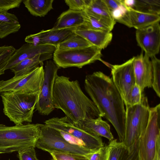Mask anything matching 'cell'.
Here are the masks:
<instances>
[{
  "label": "cell",
  "mask_w": 160,
  "mask_h": 160,
  "mask_svg": "<svg viewBox=\"0 0 160 160\" xmlns=\"http://www.w3.org/2000/svg\"><path fill=\"white\" fill-rule=\"evenodd\" d=\"M85 89L102 117L113 126L120 142H123L126 122L123 100L112 78L101 71L87 75Z\"/></svg>",
  "instance_id": "6da1fadb"
},
{
  "label": "cell",
  "mask_w": 160,
  "mask_h": 160,
  "mask_svg": "<svg viewBox=\"0 0 160 160\" xmlns=\"http://www.w3.org/2000/svg\"><path fill=\"white\" fill-rule=\"evenodd\" d=\"M52 102L75 124L102 117L94 103L83 92L78 80L57 75L53 85Z\"/></svg>",
  "instance_id": "7a4b0ae2"
},
{
  "label": "cell",
  "mask_w": 160,
  "mask_h": 160,
  "mask_svg": "<svg viewBox=\"0 0 160 160\" xmlns=\"http://www.w3.org/2000/svg\"><path fill=\"white\" fill-rule=\"evenodd\" d=\"M38 123L7 126L0 124V154L36 147L40 135Z\"/></svg>",
  "instance_id": "3957f363"
},
{
  "label": "cell",
  "mask_w": 160,
  "mask_h": 160,
  "mask_svg": "<svg viewBox=\"0 0 160 160\" xmlns=\"http://www.w3.org/2000/svg\"><path fill=\"white\" fill-rule=\"evenodd\" d=\"M39 93L14 92L1 93L4 114L15 125L32 122Z\"/></svg>",
  "instance_id": "277c9868"
},
{
  "label": "cell",
  "mask_w": 160,
  "mask_h": 160,
  "mask_svg": "<svg viewBox=\"0 0 160 160\" xmlns=\"http://www.w3.org/2000/svg\"><path fill=\"white\" fill-rule=\"evenodd\" d=\"M126 122L123 142L129 152L137 145L148 125L150 114L147 98L142 94L140 104L126 106Z\"/></svg>",
  "instance_id": "5b68a950"
},
{
  "label": "cell",
  "mask_w": 160,
  "mask_h": 160,
  "mask_svg": "<svg viewBox=\"0 0 160 160\" xmlns=\"http://www.w3.org/2000/svg\"><path fill=\"white\" fill-rule=\"evenodd\" d=\"M44 123L58 131L64 139L71 144L93 151L104 146L101 137L85 131L66 116L53 117L45 121Z\"/></svg>",
  "instance_id": "8992f818"
},
{
  "label": "cell",
  "mask_w": 160,
  "mask_h": 160,
  "mask_svg": "<svg viewBox=\"0 0 160 160\" xmlns=\"http://www.w3.org/2000/svg\"><path fill=\"white\" fill-rule=\"evenodd\" d=\"M41 132L36 147L50 153L53 152L86 155L94 151L74 145L66 141L57 130L39 124Z\"/></svg>",
  "instance_id": "52a82bcc"
},
{
  "label": "cell",
  "mask_w": 160,
  "mask_h": 160,
  "mask_svg": "<svg viewBox=\"0 0 160 160\" xmlns=\"http://www.w3.org/2000/svg\"><path fill=\"white\" fill-rule=\"evenodd\" d=\"M101 50L92 45L77 49L62 50L56 49L53 54V61L60 68L71 67L82 68L101 59Z\"/></svg>",
  "instance_id": "ba28073f"
},
{
  "label": "cell",
  "mask_w": 160,
  "mask_h": 160,
  "mask_svg": "<svg viewBox=\"0 0 160 160\" xmlns=\"http://www.w3.org/2000/svg\"><path fill=\"white\" fill-rule=\"evenodd\" d=\"M160 104L150 108L148 125L138 141L139 160H153L160 137Z\"/></svg>",
  "instance_id": "9c48e42d"
},
{
  "label": "cell",
  "mask_w": 160,
  "mask_h": 160,
  "mask_svg": "<svg viewBox=\"0 0 160 160\" xmlns=\"http://www.w3.org/2000/svg\"><path fill=\"white\" fill-rule=\"evenodd\" d=\"M44 78V69L41 66L26 74L0 81V93L7 92H40Z\"/></svg>",
  "instance_id": "30bf717a"
},
{
  "label": "cell",
  "mask_w": 160,
  "mask_h": 160,
  "mask_svg": "<svg viewBox=\"0 0 160 160\" xmlns=\"http://www.w3.org/2000/svg\"><path fill=\"white\" fill-rule=\"evenodd\" d=\"M134 57L119 65L109 64L112 78L126 106L129 105L131 90L136 84L133 67Z\"/></svg>",
  "instance_id": "8fae6325"
},
{
  "label": "cell",
  "mask_w": 160,
  "mask_h": 160,
  "mask_svg": "<svg viewBox=\"0 0 160 160\" xmlns=\"http://www.w3.org/2000/svg\"><path fill=\"white\" fill-rule=\"evenodd\" d=\"M59 68L53 61L47 60L45 63L43 82L36 108L41 115H48L55 109L52 102L53 89Z\"/></svg>",
  "instance_id": "7c38bea8"
},
{
  "label": "cell",
  "mask_w": 160,
  "mask_h": 160,
  "mask_svg": "<svg viewBox=\"0 0 160 160\" xmlns=\"http://www.w3.org/2000/svg\"><path fill=\"white\" fill-rule=\"evenodd\" d=\"M135 36L138 45L150 58L155 57L159 53L160 48L159 22L137 30Z\"/></svg>",
  "instance_id": "4fadbf2b"
},
{
  "label": "cell",
  "mask_w": 160,
  "mask_h": 160,
  "mask_svg": "<svg viewBox=\"0 0 160 160\" xmlns=\"http://www.w3.org/2000/svg\"><path fill=\"white\" fill-rule=\"evenodd\" d=\"M150 58L142 52L134 57L133 67L136 83L143 93L145 88H151L152 83V70Z\"/></svg>",
  "instance_id": "5bb4252c"
},
{
  "label": "cell",
  "mask_w": 160,
  "mask_h": 160,
  "mask_svg": "<svg viewBox=\"0 0 160 160\" xmlns=\"http://www.w3.org/2000/svg\"><path fill=\"white\" fill-rule=\"evenodd\" d=\"M56 48L54 46L47 44L38 46L28 43L24 44L19 49H16L8 62L6 70L11 69L22 61L38 55L52 54Z\"/></svg>",
  "instance_id": "9a60e30c"
},
{
  "label": "cell",
  "mask_w": 160,
  "mask_h": 160,
  "mask_svg": "<svg viewBox=\"0 0 160 160\" xmlns=\"http://www.w3.org/2000/svg\"><path fill=\"white\" fill-rule=\"evenodd\" d=\"M160 20V15L141 12L127 7L124 15L117 22L137 30L159 22Z\"/></svg>",
  "instance_id": "2e32d148"
},
{
  "label": "cell",
  "mask_w": 160,
  "mask_h": 160,
  "mask_svg": "<svg viewBox=\"0 0 160 160\" xmlns=\"http://www.w3.org/2000/svg\"><path fill=\"white\" fill-rule=\"evenodd\" d=\"M73 32L101 50L108 46L111 42L113 36L111 32L94 30L82 27L75 29Z\"/></svg>",
  "instance_id": "e0dca14e"
},
{
  "label": "cell",
  "mask_w": 160,
  "mask_h": 160,
  "mask_svg": "<svg viewBox=\"0 0 160 160\" xmlns=\"http://www.w3.org/2000/svg\"><path fill=\"white\" fill-rule=\"evenodd\" d=\"M84 12L102 22L112 30L116 23L103 0H89Z\"/></svg>",
  "instance_id": "ac0fdd59"
},
{
  "label": "cell",
  "mask_w": 160,
  "mask_h": 160,
  "mask_svg": "<svg viewBox=\"0 0 160 160\" xmlns=\"http://www.w3.org/2000/svg\"><path fill=\"white\" fill-rule=\"evenodd\" d=\"M100 116L94 119H88L76 124L88 132L95 136L103 137L109 141L113 139L110 125Z\"/></svg>",
  "instance_id": "d6986e66"
},
{
  "label": "cell",
  "mask_w": 160,
  "mask_h": 160,
  "mask_svg": "<svg viewBox=\"0 0 160 160\" xmlns=\"http://www.w3.org/2000/svg\"><path fill=\"white\" fill-rule=\"evenodd\" d=\"M84 15L83 11L69 9L60 15L51 29L57 30L79 28L83 24Z\"/></svg>",
  "instance_id": "ffe728a7"
},
{
  "label": "cell",
  "mask_w": 160,
  "mask_h": 160,
  "mask_svg": "<svg viewBox=\"0 0 160 160\" xmlns=\"http://www.w3.org/2000/svg\"><path fill=\"white\" fill-rule=\"evenodd\" d=\"M52 54H39L24 60L10 70L16 77L26 74L37 68L43 66V61L52 58Z\"/></svg>",
  "instance_id": "44dd1931"
},
{
  "label": "cell",
  "mask_w": 160,
  "mask_h": 160,
  "mask_svg": "<svg viewBox=\"0 0 160 160\" xmlns=\"http://www.w3.org/2000/svg\"><path fill=\"white\" fill-rule=\"evenodd\" d=\"M20 28L21 25L15 15L0 10V38L18 32Z\"/></svg>",
  "instance_id": "7402d4cb"
},
{
  "label": "cell",
  "mask_w": 160,
  "mask_h": 160,
  "mask_svg": "<svg viewBox=\"0 0 160 160\" xmlns=\"http://www.w3.org/2000/svg\"><path fill=\"white\" fill-rule=\"evenodd\" d=\"M76 28L53 30H42L39 32L42 44L55 46L63 41L73 32Z\"/></svg>",
  "instance_id": "603a6c76"
},
{
  "label": "cell",
  "mask_w": 160,
  "mask_h": 160,
  "mask_svg": "<svg viewBox=\"0 0 160 160\" xmlns=\"http://www.w3.org/2000/svg\"><path fill=\"white\" fill-rule=\"evenodd\" d=\"M127 8L144 12L160 14V0H122Z\"/></svg>",
  "instance_id": "cb8c5ba5"
},
{
  "label": "cell",
  "mask_w": 160,
  "mask_h": 160,
  "mask_svg": "<svg viewBox=\"0 0 160 160\" xmlns=\"http://www.w3.org/2000/svg\"><path fill=\"white\" fill-rule=\"evenodd\" d=\"M53 0H25L23 2L33 16L44 17L53 9Z\"/></svg>",
  "instance_id": "d4e9b609"
},
{
  "label": "cell",
  "mask_w": 160,
  "mask_h": 160,
  "mask_svg": "<svg viewBox=\"0 0 160 160\" xmlns=\"http://www.w3.org/2000/svg\"><path fill=\"white\" fill-rule=\"evenodd\" d=\"M92 45L85 39L73 32L56 47V49L70 50L87 48Z\"/></svg>",
  "instance_id": "484cf974"
},
{
  "label": "cell",
  "mask_w": 160,
  "mask_h": 160,
  "mask_svg": "<svg viewBox=\"0 0 160 160\" xmlns=\"http://www.w3.org/2000/svg\"><path fill=\"white\" fill-rule=\"evenodd\" d=\"M125 147L123 142H118L116 139L110 141L106 146L105 160H118Z\"/></svg>",
  "instance_id": "4316f807"
},
{
  "label": "cell",
  "mask_w": 160,
  "mask_h": 160,
  "mask_svg": "<svg viewBox=\"0 0 160 160\" xmlns=\"http://www.w3.org/2000/svg\"><path fill=\"white\" fill-rule=\"evenodd\" d=\"M151 58L152 70V87L158 96L160 97V60L156 56Z\"/></svg>",
  "instance_id": "83f0119b"
},
{
  "label": "cell",
  "mask_w": 160,
  "mask_h": 160,
  "mask_svg": "<svg viewBox=\"0 0 160 160\" xmlns=\"http://www.w3.org/2000/svg\"><path fill=\"white\" fill-rule=\"evenodd\" d=\"M80 27L96 30L108 32H111L112 31L108 26L102 22L87 15L85 12L84 22Z\"/></svg>",
  "instance_id": "f1b7e54d"
},
{
  "label": "cell",
  "mask_w": 160,
  "mask_h": 160,
  "mask_svg": "<svg viewBox=\"0 0 160 160\" xmlns=\"http://www.w3.org/2000/svg\"><path fill=\"white\" fill-rule=\"evenodd\" d=\"M15 50L12 46L0 47V75L4 73L8 62Z\"/></svg>",
  "instance_id": "f546056e"
},
{
  "label": "cell",
  "mask_w": 160,
  "mask_h": 160,
  "mask_svg": "<svg viewBox=\"0 0 160 160\" xmlns=\"http://www.w3.org/2000/svg\"><path fill=\"white\" fill-rule=\"evenodd\" d=\"M53 160H89L85 155L53 152L50 153Z\"/></svg>",
  "instance_id": "4dcf8cb0"
},
{
  "label": "cell",
  "mask_w": 160,
  "mask_h": 160,
  "mask_svg": "<svg viewBox=\"0 0 160 160\" xmlns=\"http://www.w3.org/2000/svg\"><path fill=\"white\" fill-rule=\"evenodd\" d=\"M64 1L69 9L84 12L89 0H65Z\"/></svg>",
  "instance_id": "1f68e13d"
},
{
  "label": "cell",
  "mask_w": 160,
  "mask_h": 160,
  "mask_svg": "<svg viewBox=\"0 0 160 160\" xmlns=\"http://www.w3.org/2000/svg\"><path fill=\"white\" fill-rule=\"evenodd\" d=\"M118 160H139L138 142L131 152H129L125 147Z\"/></svg>",
  "instance_id": "d6a6232c"
},
{
  "label": "cell",
  "mask_w": 160,
  "mask_h": 160,
  "mask_svg": "<svg viewBox=\"0 0 160 160\" xmlns=\"http://www.w3.org/2000/svg\"><path fill=\"white\" fill-rule=\"evenodd\" d=\"M142 93L139 87L136 84L132 88L130 93L129 105L133 106L140 103Z\"/></svg>",
  "instance_id": "836d02e7"
},
{
  "label": "cell",
  "mask_w": 160,
  "mask_h": 160,
  "mask_svg": "<svg viewBox=\"0 0 160 160\" xmlns=\"http://www.w3.org/2000/svg\"><path fill=\"white\" fill-rule=\"evenodd\" d=\"M18 152L19 160H39L36 155L35 148H27Z\"/></svg>",
  "instance_id": "e575fe53"
},
{
  "label": "cell",
  "mask_w": 160,
  "mask_h": 160,
  "mask_svg": "<svg viewBox=\"0 0 160 160\" xmlns=\"http://www.w3.org/2000/svg\"><path fill=\"white\" fill-rule=\"evenodd\" d=\"M106 146H104L97 150L85 155L89 160H105Z\"/></svg>",
  "instance_id": "d590c367"
},
{
  "label": "cell",
  "mask_w": 160,
  "mask_h": 160,
  "mask_svg": "<svg viewBox=\"0 0 160 160\" xmlns=\"http://www.w3.org/2000/svg\"><path fill=\"white\" fill-rule=\"evenodd\" d=\"M22 2V0H0V10L8 11L18 8Z\"/></svg>",
  "instance_id": "8d00e7d4"
},
{
  "label": "cell",
  "mask_w": 160,
  "mask_h": 160,
  "mask_svg": "<svg viewBox=\"0 0 160 160\" xmlns=\"http://www.w3.org/2000/svg\"><path fill=\"white\" fill-rule=\"evenodd\" d=\"M25 41L28 43L35 46H38L42 44L39 32L27 36L25 39Z\"/></svg>",
  "instance_id": "74e56055"
},
{
  "label": "cell",
  "mask_w": 160,
  "mask_h": 160,
  "mask_svg": "<svg viewBox=\"0 0 160 160\" xmlns=\"http://www.w3.org/2000/svg\"><path fill=\"white\" fill-rule=\"evenodd\" d=\"M108 9L111 13L119 7L122 4L121 0H103Z\"/></svg>",
  "instance_id": "f35d334b"
},
{
  "label": "cell",
  "mask_w": 160,
  "mask_h": 160,
  "mask_svg": "<svg viewBox=\"0 0 160 160\" xmlns=\"http://www.w3.org/2000/svg\"><path fill=\"white\" fill-rule=\"evenodd\" d=\"M153 160H160V137L158 140L156 153Z\"/></svg>",
  "instance_id": "ab89813d"
}]
</instances>
